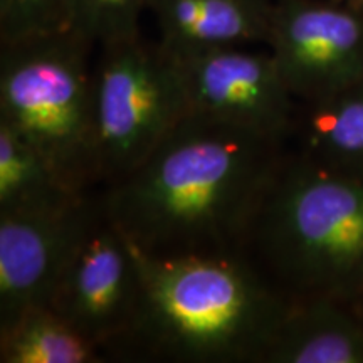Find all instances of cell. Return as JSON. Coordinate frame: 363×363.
Returning <instances> with one entry per match:
<instances>
[{
	"mask_svg": "<svg viewBox=\"0 0 363 363\" xmlns=\"http://www.w3.org/2000/svg\"><path fill=\"white\" fill-rule=\"evenodd\" d=\"M71 29L67 0H0V43Z\"/></svg>",
	"mask_w": 363,
	"mask_h": 363,
	"instance_id": "16",
	"label": "cell"
},
{
	"mask_svg": "<svg viewBox=\"0 0 363 363\" xmlns=\"http://www.w3.org/2000/svg\"><path fill=\"white\" fill-rule=\"evenodd\" d=\"M266 45L296 103L331 98L363 78V9L274 0Z\"/></svg>",
	"mask_w": 363,
	"mask_h": 363,
	"instance_id": "7",
	"label": "cell"
},
{
	"mask_svg": "<svg viewBox=\"0 0 363 363\" xmlns=\"http://www.w3.org/2000/svg\"><path fill=\"white\" fill-rule=\"evenodd\" d=\"M74 29L0 43V120L81 192L98 190L91 52Z\"/></svg>",
	"mask_w": 363,
	"mask_h": 363,
	"instance_id": "4",
	"label": "cell"
},
{
	"mask_svg": "<svg viewBox=\"0 0 363 363\" xmlns=\"http://www.w3.org/2000/svg\"><path fill=\"white\" fill-rule=\"evenodd\" d=\"M86 194L72 187L38 148L0 120V214L51 211Z\"/></svg>",
	"mask_w": 363,
	"mask_h": 363,
	"instance_id": "13",
	"label": "cell"
},
{
	"mask_svg": "<svg viewBox=\"0 0 363 363\" xmlns=\"http://www.w3.org/2000/svg\"><path fill=\"white\" fill-rule=\"evenodd\" d=\"M288 150V140L189 115L99 195L145 254H242Z\"/></svg>",
	"mask_w": 363,
	"mask_h": 363,
	"instance_id": "1",
	"label": "cell"
},
{
	"mask_svg": "<svg viewBox=\"0 0 363 363\" xmlns=\"http://www.w3.org/2000/svg\"><path fill=\"white\" fill-rule=\"evenodd\" d=\"M174 59L185 89L189 115L289 142L298 103L286 88L269 51L230 45Z\"/></svg>",
	"mask_w": 363,
	"mask_h": 363,
	"instance_id": "8",
	"label": "cell"
},
{
	"mask_svg": "<svg viewBox=\"0 0 363 363\" xmlns=\"http://www.w3.org/2000/svg\"><path fill=\"white\" fill-rule=\"evenodd\" d=\"M242 254L288 301L355 305L363 294V175L289 147Z\"/></svg>",
	"mask_w": 363,
	"mask_h": 363,
	"instance_id": "3",
	"label": "cell"
},
{
	"mask_svg": "<svg viewBox=\"0 0 363 363\" xmlns=\"http://www.w3.org/2000/svg\"><path fill=\"white\" fill-rule=\"evenodd\" d=\"M353 306H355V310L358 311V315H360V318H362V320H363V294H362L360 298L357 299V301H355V305H353Z\"/></svg>",
	"mask_w": 363,
	"mask_h": 363,
	"instance_id": "17",
	"label": "cell"
},
{
	"mask_svg": "<svg viewBox=\"0 0 363 363\" xmlns=\"http://www.w3.org/2000/svg\"><path fill=\"white\" fill-rule=\"evenodd\" d=\"M101 348L51 306H35L0 328V363H99Z\"/></svg>",
	"mask_w": 363,
	"mask_h": 363,
	"instance_id": "14",
	"label": "cell"
},
{
	"mask_svg": "<svg viewBox=\"0 0 363 363\" xmlns=\"http://www.w3.org/2000/svg\"><path fill=\"white\" fill-rule=\"evenodd\" d=\"M136 257L138 308L106 360L261 363L289 301L244 254Z\"/></svg>",
	"mask_w": 363,
	"mask_h": 363,
	"instance_id": "2",
	"label": "cell"
},
{
	"mask_svg": "<svg viewBox=\"0 0 363 363\" xmlns=\"http://www.w3.org/2000/svg\"><path fill=\"white\" fill-rule=\"evenodd\" d=\"M338 2H343V4H348V6L363 9V0H338Z\"/></svg>",
	"mask_w": 363,
	"mask_h": 363,
	"instance_id": "18",
	"label": "cell"
},
{
	"mask_svg": "<svg viewBox=\"0 0 363 363\" xmlns=\"http://www.w3.org/2000/svg\"><path fill=\"white\" fill-rule=\"evenodd\" d=\"M289 147L330 169L363 175V78L331 98L298 103Z\"/></svg>",
	"mask_w": 363,
	"mask_h": 363,
	"instance_id": "12",
	"label": "cell"
},
{
	"mask_svg": "<svg viewBox=\"0 0 363 363\" xmlns=\"http://www.w3.org/2000/svg\"><path fill=\"white\" fill-rule=\"evenodd\" d=\"M261 363H363V320L333 298L289 301Z\"/></svg>",
	"mask_w": 363,
	"mask_h": 363,
	"instance_id": "11",
	"label": "cell"
},
{
	"mask_svg": "<svg viewBox=\"0 0 363 363\" xmlns=\"http://www.w3.org/2000/svg\"><path fill=\"white\" fill-rule=\"evenodd\" d=\"M140 301L136 249L110 219L98 190L96 206L59 276L49 306L101 348L128 331Z\"/></svg>",
	"mask_w": 363,
	"mask_h": 363,
	"instance_id": "6",
	"label": "cell"
},
{
	"mask_svg": "<svg viewBox=\"0 0 363 363\" xmlns=\"http://www.w3.org/2000/svg\"><path fill=\"white\" fill-rule=\"evenodd\" d=\"M96 199L93 190L51 211L0 214V328L30 308L49 306Z\"/></svg>",
	"mask_w": 363,
	"mask_h": 363,
	"instance_id": "9",
	"label": "cell"
},
{
	"mask_svg": "<svg viewBox=\"0 0 363 363\" xmlns=\"http://www.w3.org/2000/svg\"><path fill=\"white\" fill-rule=\"evenodd\" d=\"M274 0H150L158 43L174 56L267 43Z\"/></svg>",
	"mask_w": 363,
	"mask_h": 363,
	"instance_id": "10",
	"label": "cell"
},
{
	"mask_svg": "<svg viewBox=\"0 0 363 363\" xmlns=\"http://www.w3.org/2000/svg\"><path fill=\"white\" fill-rule=\"evenodd\" d=\"M189 116L174 56L142 34L99 45L93 78L98 190L131 174Z\"/></svg>",
	"mask_w": 363,
	"mask_h": 363,
	"instance_id": "5",
	"label": "cell"
},
{
	"mask_svg": "<svg viewBox=\"0 0 363 363\" xmlns=\"http://www.w3.org/2000/svg\"><path fill=\"white\" fill-rule=\"evenodd\" d=\"M150 0H67L69 27L96 48L142 34Z\"/></svg>",
	"mask_w": 363,
	"mask_h": 363,
	"instance_id": "15",
	"label": "cell"
}]
</instances>
